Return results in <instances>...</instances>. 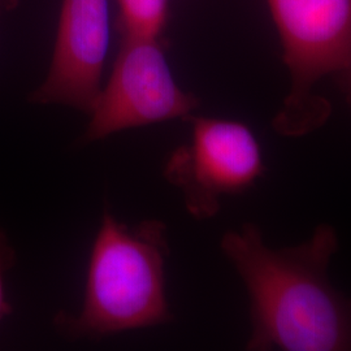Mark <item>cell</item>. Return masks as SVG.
<instances>
[{
  "label": "cell",
  "instance_id": "6da1fadb",
  "mask_svg": "<svg viewBox=\"0 0 351 351\" xmlns=\"http://www.w3.org/2000/svg\"><path fill=\"white\" fill-rule=\"evenodd\" d=\"M250 300L247 350H351V297L328 278L339 250L335 228L322 224L301 245L274 249L246 223L220 242Z\"/></svg>",
  "mask_w": 351,
  "mask_h": 351
},
{
  "label": "cell",
  "instance_id": "7a4b0ae2",
  "mask_svg": "<svg viewBox=\"0 0 351 351\" xmlns=\"http://www.w3.org/2000/svg\"><path fill=\"white\" fill-rule=\"evenodd\" d=\"M168 230L160 220L134 226L104 211L88 261L82 308L59 313L55 326L69 339H101L172 320L165 293Z\"/></svg>",
  "mask_w": 351,
  "mask_h": 351
},
{
  "label": "cell",
  "instance_id": "3957f363",
  "mask_svg": "<svg viewBox=\"0 0 351 351\" xmlns=\"http://www.w3.org/2000/svg\"><path fill=\"white\" fill-rule=\"evenodd\" d=\"M282 45L290 88L274 120L277 133L302 137L319 129L330 104L315 93L326 75L351 66V0H267Z\"/></svg>",
  "mask_w": 351,
  "mask_h": 351
},
{
  "label": "cell",
  "instance_id": "277c9868",
  "mask_svg": "<svg viewBox=\"0 0 351 351\" xmlns=\"http://www.w3.org/2000/svg\"><path fill=\"white\" fill-rule=\"evenodd\" d=\"M198 106L194 94L177 85L163 37L123 34L111 77L90 113L82 141L90 143L126 129L188 120Z\"/></svg>",
  "mask_w": 351,
  "mask_h": 351
},
{
  "label": "cell",
  "instance_id": "5b68a950",
  "mask_svg": "<svg viewBox=\"0 0 351 351\" xmlns=\"http://www.w3.org/2000/svg\"><path fill=\"white\" fill-rule=\"evenodd\" d=\"M188 121L190 141L171 154L163 175L181 193L186 211L208 220L224 197L246 191L263 175V154L250 128L239 121L195 116Z\"/></svg>",
  "mask_w": 351,
  "mask_h": 351
},
{
  "label": "cell",
  "instance_id": "8992f818",
  "mask_svg": "<svg viewBox=\"0 0 351 351\" xmlns=\"http://www.w3.org/2000/svg\"><path fill=\"white\" fill-rule=\"evenodd\" d=\"M110 36L108 0H63L49 72L29 101L90 114L103 88Z\"/></svg>",
  "mask_w": 351,
  "mask_h": 351
},
{
  "label": "cell",
  "instance_id": "52a82bcc",
  "mask_svg": "<svg viewBox=\"0 0 351 351\" xmlns=\"http://www.w3.org/2000/svg\"><path fill=\"white\" fill-rule=\"evenodd\" d=\"M123 34L163 37L169 0H117Z\"/></svg>",
  "mask_w": 351,
  "mask_h": 351
},
{
  "label": "cell",
  "instance_id": "ba28073f",
  "mask_svg": "<svg viewBox=\"0 0 351 351\" xmlns=\"http://www.w3.org/2000/svg\"><path fill=\"white\" fill-rule=\"evenodd\" d=\"M14 263V250L7 234L0 229V322L11 315L12 306L7 300L5 275Z\"/></svg>",
  "mask_w": 351,
  "mask_h": 351
},
{
  "label": "cell",
  "instance_id": "9c48e42d",
  "mask_svg": "<svg viewBox=\"0 0 351 351\" xmlns=\"http://www.w3.org/2000/svg\"><path fill=\"white\" fill-rule=\"evenodd\" d=\"M339 85L343 90L346 98L349 99L351 104V66L348 68L345 72L339 73Z\"/></svg>",
  "mask_w": 351,
  "mask_h": 351
},
{
  "label": "cell",
  "instance_id": "30bf717a",
  "mask_svg": "<svg viewBox=\"0 0 351 351\" xmlns=\"http://www.w3.org/2000/svg\"><path fill=\"white\" fill-rule=\"evenodd\" d=\"M20 0H0V11H13Z\"/></svg>",
  "mask_w": 351,
  "mask_h": 351
}]
</instances>
